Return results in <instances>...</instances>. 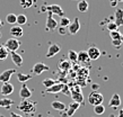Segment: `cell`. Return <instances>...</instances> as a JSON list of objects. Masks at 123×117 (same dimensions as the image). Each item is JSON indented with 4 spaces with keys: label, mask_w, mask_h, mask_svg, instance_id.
<instances>
[{
    "label": "cell",
    "mask_w": 123,
    "mask_h": 117,
    "mask_svg": "<svg viewBox=\"0 0 123 117\" xmlns=\"http://www.w3.org/2000/svg\"><path fill=\"white\" fill-rule=\"evenodd\" d=\"M46 11L52 12L53 15H56L59 17H64V11L63 9L60 7L59 5H50L46 7Z\"/></svg>",
    "instance_id": "cell-7"
},
{
    "label": "cell",
    "mask_w": 123,
    "mask_h": 117,
    "mask_svg": "<svg viewBox=\"0 0 123 117\" xmlns=\"http://www.w3.org/2000/svg\"><path fill=\"white\" fill-rule=\"evenodd\" d=\"M11 55V60L14 62V64L16 67H22L23 65V57L20 54H18L17 52H10Z\"/></svg>",
    "instance_id": "cell-19"
},
{
    "label": "cell",
    "mask_w": 123,
    "mask_h": 117,
    "mask_svg": "<svg viewBox=\"0 0 123 117\" xmlns=\"http://www.w3.org/2000/svg\"><path fill=\"white\" fill-rule=\"evenodd\" d=\"M71 97H72L75 102H78V104H82L84 102V95H82L79 87L72 88V90H71Z\"/></svg>",
    "instance_id": "cell-5"
},
{
    "label": "cell",
    "mask_w": 123,
    "mask_h": 117,
    "mask_svg": "<svg viewBox=\"0 0 123 117\" xmlns=\"http://www.w3.org/2000/svg\"><path fill=\"white\" fill-rule=\"evenodd\" d=\"M59 28V33L61 35H66V29H64V27H58Z\"/></svg>",
    "instance_id": "cell-37"
},
{
    "label": "cell",
    "mask_w": 123,
    "mask_h": 117,
    "mask_svg": "<svg viewBox=\"0 0 123 117\" xmlns=\"http://www.w3.org/2000/svg\"><path fill=\"white\" fill-rule=\"evenodd\" d=\"M49 70H50V68H49L48 65H45L43 62H37V63L34 64L33 69H32V72H33L34 74H36V76H40L43 72L49 71Z\"/></svg>",
    "instance_id": "cell-6"
},
{
    "label": "cell",
    "mask_w": 123,
    "mask_h": 117,
    "mask_svg": "<svg viewBox=\"0 0 123 117\" xmlns=\"http://www.w3.org/2000/svg\"><path fill=\"white\" fill-rule=\"evenodd\" d=\"M110 4L112 7H116V5H117V1L116 0H110Z\"/></svg>",
    "instance_id": "cell-38"
},
{
    "label": "cell",
    "mask_w": 123,
    "mask_h": 117,
    "mask_svg": "<svg viewBox=\"0 0 123 117\" xmlns=\"http://www.w3.org/2000/svg\"><path fill=\"white\" fill-rule=\"evenodd\" d=\"M70 19L69 18H67L66 16L64 17H61V19H60V22L58 24L60 25V27H68L69 25H70Z\"/></svg>",
    "instance_id": "cell-32"
},
{
    "label": "cell",
    "mask_w": 123,
    "mask_h": 117,
    "mask_svg": "<svg viewBox=\"0 0 123 117\" xmlns=\"http://www.w3.org/2000/svg\"><path fill=\"white\" fill-rule=\"evenodd\" d=\"M68 29H69V34L70 35H76L80 29V23H79V18L76 17L74 19V22L70 23V25L68 26Z\"/></svg>",
    "instance_id": "cell-9"
},
{
    "label": "cell",
    "mask_w": 123,
    "mask_h": 117,
    "mask_svg": "<svg viewBox=\"0 0 123 117\" xmlns=\"http://www.w3.org/2000/svg\"><path fill=\"white\" fill-rule=\"evenodd\" d=\"M112 43L114 47L116 49H120L121 46H122V43H123V39H112Z\"/></svg>",
    "instance_id": "cell-36"
},
{
    "label": "cell",
    "mask_w": 123,
    "mask_h": 117,
    "mask_svg": "<svg viewBox=\"0 0 123 117\" xmlns=\"http://www.w3.org/2000/svg\"><path fill=\"white\" fill-rule=\"evenodd\" d=\"M0 92H1V95H4V96H9V95H11L14 92V86H12L10 82L4 83V84L1 86Z\"/></svg>",
    "instance_id": "cell-13"
},
{
    "label": "cell",
    "mask_w": 123,
    "mask_h": 117,
    "mask_svg": "<svg viewBox=\"0 0 123 117\" xmlns=\"http://www.w3.org/2000/svg\"><path fill=\"white\" fill-rule=\"evenodd\" d=\"M92 88H93V90H94V91H97V90H98V88H99V86H98V84H95V83H94V84H92Z\"/></svg>",
    "instance_id": "cell-40"
},
{
    "label": "cell",
    "mask_w": 123,
    "mask_h": 117,
    "mask_svg": "<svg viewBox=\"0 0 123 117\" xmlns=\"http://www.w3.org/2000/svg\"><path fill=\"white\" fill-rule=\"evenodd\" d=\"M106 27H107V29L110 30V32H114V30H117V29H119V27L116 26L115 23H108Z\"/></svg>",
    "instance_id": "cell-35"
},
{
    "label": "cell",
    "mask_w": 123,
    "mask_h": 117,
    "mask_svg": "<svg viewBox=\"0 0 123 117\" xmlns=\"http://www.w3.org/2000/svg\"><path fill=\"white\" fill-rule=\"evenodd\" d=\"M16 23L18 24V26H23L27 23V17L25 15H18L17 19H16Z\"/></svg>",
    "instance_id": "cell-29"
},
{
    "label": "cell",
    "mask_w": 123,
    "mask_h": 117,
    "mask_svg": "<svg viewBox=\"0 0 123 117\" xmlns=\"http://www.w3.org/2000/svg\"><path fill=\"white\" fill-rule=\"evenodd\" d=\"M19 2H20V6L24 9H28V8H31L33 6L34 0H19Z\"/></svg>",
    "instance_id": "cell-28"
},
{
    "label": "cell",
    "mask_w": 123,
    "mask_h": 117,
    "mask_svg": "<svg viewBox=\"0 0 123 117\" xmlns=\"http://www.w3.org/2000/svg\"><path fill=\"white\" fill-rule=\"evenodd\" d=\"M4 46L6 47L8 52H16L17 50L19 49V46H20V42L17 39V38H8L7 41L5 42Z\"/></svg>",
    "instance_id": "cell-3"
},
{
    "label": "cell",
    "mask_w": 123,
    "mask_h": 117,
    "mask_svg": "<svg viewBox=\"0 0 123 117\" xmlns=\"http://www.w3.org/2000/svg\"><path fill=\"white\" fill-rule=\"evenodd\" d=\"M0 27H2V23H1V19H0Z\"/></svg>",
    "instance_id": "cell-41"
},
{
    "label": "cell",
    "mask_w": 123,
    "mask_h": 117,
    "mask_svg": "<svg viewBox=\"0 0 123 117\" xmlns=\"http://www.w3.org/2000/svg\"><path fill=\"white\" fill-rule=\"evenodd\" d=\"M15 72H17L15 69H8V70H5L4 72H1V73H0V82H2V83L9 82L11 76H12Z\"/></svg>",
    "instance_id": "cell-8"
},
{
    "label": "cell",
    "mask_w": 123,
    "mask_h": 117,
    "mask_svg": "<svg viewBox=\"0 0 123 117\" xmlns=\"http://www.w3.org/2000/svg\"><path fill=\"white\" fill-rule=\"evenodd\" d=\"M58 22L53 18L52 12L48 11V18H46V23H45V29L46 30H54L58 28Z\"/></svg>",
    "instance_id": "cell-4"
},
{
    "label": "cell",
    "mask_w": 123,
    "mask_h": 117,
    "mask_svg": "<svg viewBox=\"0 0 123 117\" xmlns=\"http://www.w3.org/2000/svg\"><path fill=\"white\" fill-rule=\"evenodd\" d=\"M10 117H23L22 115H19V114H16L14 113V111H11L10 113Z\"/></svg>",
    "instance_id": "cell-39"
},
{
    "label": "cell",
    "mask_w": 123,
    "mask_h": 117,
    "mask_svg": "<svg viewBox=\"0 0 123 117\" xmlns=\"http://www.w3.org/2000/svg\"><path fill=\"white\" fill-rule=\"evenodd\" d=\"M108 105H110V107H112V108H117V107H120V105H121V98H120L119 94L113 95L112 98L110 99Z\"/></svg>",
    "instance_id": "cell-18"
},
{
    "label": "cell",
    "mask_w": 123,
    "mask_h": 117,
    "mask_svg": "<svg viewBox=\"0 0 123 117\" xmlns=\"http://www.w3.org/2000/svg\"><path fill=\"white\" fill-rule=\"evenodd\" d=\"M110 33H111V37H112V39H123V36H122V34L119 32V29L114 30V32H110Z\"/></svg>",
    "instance_id": "cell-34"
},
{
    "label": "cell",
    "mask_w": 123,
    "mask_h": 117,
    "mask_svg": "<svg viewBox=\"0 0 123 117\" xmlns=\"http://www.w3.org/2000/svg\"><path fill=\"white\" fill-rule=\"evenodd\" d=\"M114 19H115V22H114V23L116 24V26L117 27L123 26V9L122 8H117V9L115 10Z\"/></svg>",
    "instance_id": "cell-12"
},
{
    "label": "cell",
    "mask_w": 123,
    "mask_h": 117,
    "mask_svg": "<svg viewBox=\"0 0 123 117\" xmlns=\"http://www.w3.org/2000/svg\"><path fill=\"white\" fill-rule=\"evenodd\" d=\"M63 86H64V83L56 82L54 86H52V87L46 88V92H48V94H58V92H61Z\"/></svg>",
    "instance_id": "cell-17"
},
{
    "label": "cell",
    "mask_w": 123,
    "mask_h": 117,
    "mask_svg": "<svg viewBox=\"0 0 123 117\" xmlns=\"http://www.w3.org/2000/svg\"><path fill=\"white\" fill-rule=\"evenodd\" d=\"M88 2L86 1V0H79L78 5H77V8H78V10L80 12H86L88 10Z\"/></svg>",
    "instance_id": "cell-24"
},
{
    "label": "cell",
    "mask_w": 123,
    "mask_h": 117,
    "mask_svg": "<svg viewBox=\"0 0 123 117\" xmlns=\"http://www.w3.org/2000/svg\"><path fill=\"white\" fill-rule=\"evenodd\" d=\"M17 79H18L19 82H22V83H25L27 82L28 80H31L33 77L31 76V74H26V73H23V72H17Z\"/></svg>",
    "instance_id": "cell-22"
},
{
    "label": "cell",
    "mask_w": 123,
    "mask_h": 117,
    "mask_svg": "<svg viewBox=\"0 0 123 117\" xmlns=\"http://www.w3.org/2000/svg\"><path fill=\"white\" fill-rule=\"evenodd\" d=\"M115 117H117V116H115Z\"/></svg>",
    "instance_id": "cell-45"
},
{
    "label": "cell",
    "mask_w": 123,
    "mask_h": 117,
    "mask_svg": "<svg viewBox=\"0 0 123 117\" xmlns=\"http://www.w3.org/2000/svg\"><path fill=\"white\" fill-rule=\"evenodd\" d=\"M94 113L96 115H103L105 113V107L102 105H97V106H94Z\"/></svg>",
    "instance_id": "cell-31"
},
{
    "label": "cell",
    "mask_w": 123,
    "mask_h": 117,
    "mask_svg": "<svg viewBox=\"0 0 123 117\" xmlns=\"http://www.w3.org/2000/svg\"><path fill=\"white\" fill-rule=\"evenodd\" d=\"M68 57H69V61H70V62H77V52L72 51V50H69Z\"/></svg>",
    "instance_id": "cell-33"
},
{
    "label": "cell",
    "mask_w": 123,
    "mask_h": 117,
    "mask_svg": "<svg viewBox=\"0 0 123 117\" xmlns=\"http://www.w3.org/2000/svg\"><path fill=\"white\" fill-rule=\"evenodd\" d=\"M122 111H123V108H122Z\"/></svg>",
    "instance_id": "cell-44"
},
{
    "label": "cell",
    "mask_w": 123,
    "mask_h": 117,
    "mask_svg": "<svg viewBox=\"0 0 123 117\" xmlns=\"http://www.w3.org/2000/svg\"><path fill=\"white\" fill-rule=\"evenodd\" d=\"M51 107H52L54 110H59V111H62V110L67 109V108H66V105L61 101H52L51 102Z\"/></svg>",
    "instance_id": "cell-25"
},
{
    "label": "cell",
    "mask_w": 123,
    "mask_h": 117,
    "mask_svg": "<svg viewBox=\"0 0 123 117\" xmlns=\"http://www.w3.org/2000/svg\"><path fill=\"white\" fill-rule=\"evenodd\" d=\"M71 68V62L70 61H67V60H61L59 62V69L64 71V73Z\"/></svg>",
    "instance_id": "cell-23"
},
{
    "label": "cell",
    "mask_w": 123,
    "mask_h": 117,
    "mask_svg": "<svg viewBox=\"0 0 123 117\" xmlns=\"http://www.w3.org/2000/svg\"><path fill=\"white\" fill-rule=\"evenodd\" d=\"M16 19H17V16H16L15 14H8V15L6 16V22H7L8 24H10V25L16 24Z\"/></svg>",
    "instance_id": "cell-30"
},
{
    "label": "cell",
    "mask_w": 123,
    "mask_h": 117,
    "mask_svg": "<svg viewBox=\"0 0 123 117\" xmlns=\"http://www.w3.org/2000/svg\"><path fill=\"white\" fill-rule=\"evenodd\" d=\"M19 96H20V98H22V99H30L31 96H32V91L28 89V87H27L25 83H23L22 88H20Z\"/></svg>",
    "instance_id": "cell-16"
},
{
    "label": "cell",
    "mask_w": 123,
    "mask_h": 117,
    "mask_svg": "<svg viewBox=\"0 0 123 117\" xmlns=\"http://www.w3.org/2000/svg\"><path fill=\"white\" fill-rule=\"evenodd\" d=\"M79 107H80V104L78 102H71L70 105H69V108H67V113L63 115V117H71L74 114L76 113V110L78 109Z\"/></svg>",
    "instance_id": "cell-15"
},
{
    "label": "cell",
    "mask_w": 123,
    "mask_h": 117,
    "mask_svg": "<svg viewBox=\"0 0 123 117\" xmlns=\"http://www.w3.org/2000/svg\"><path fill=\"white\" fill-rule=\"evenodd\" d=\"M14 104H15L14 100H11V99H9V98H1L0 99V107H1V108H5V109H9Z\"/></svg>",
    "instance_id": "cell-20"
},
{
    "label": "cell",
    "mask_w": 123,
    "mask_h": 117,
    "mask_svg": "<svg viewBox=\"0 0 123 117\" xmlns=\"http://www.w3.org/2000/svg\"><path fill=\"white\" fill-rule=\"evenodd\" d=\"M77 61L80 62V63H86L89 61V57H88V54L85 51H80L79 53H77Z\"/></svg>",
    "instance_id": "cell-21"
},
{
    "label": "cell",
    "mask_w": 123,
    "mask_h": 117,
    "mask_svg": "<svg viewBox=\"0 0 123 117\" xmlns=\"http://www.w3.org/2000/svg\"><path fill=\"white\" fill-rule=\"evenodd\" d=\"M56 83L55 80H53L51 79V78H48V79H44L43 81H42V84L44 86L45 88H50V87H52V86H54Z\"/></svg>",
    "instance_id": "cell-27"
},
{
    "label": "cell",
    "mask_w": 123,
    "mask_h": 117,
    "mask_svg": "<svg viewBox=\"0 0 123 117\" xmlns=\"http://www.w3.org/2000/svg\"><path fill=\"white\" fill-rule=\"evenodd\" d=\"M35 102L30 99H23L18 106V109L24 114H32L35 111Z\"/></svg>",
    "instance_id": "cell-1"
},
{
    "label": "cell",
    "mask_w": 123,
    "mask_h": 117,
    "mask_svg": "<svg viewBox=\"0 0 123 117\" xmlns=\"http://www.w3.org/2000/svg\"><path fill=\"white\" fill-rule=\"evenodd\" d=\"M23 34H24L23 28L20 26H18V25H15V26H12L10 28V35L14 38H17V39H18L19 37L23 36Z\"/></svg>",
    "instance_id": "cell-14"
},
{
    "label": "cell",
    "mask_w": 123,
    "mask_h": 117,
    "mask_svg": "<svg viewBox=\"0 0 123 117\" xmlns=\"http://www.w3.org/2000/svg\"><path fill=\"white\" fill-rule=\"evenodd\" d=\"M117 2H123V0H116Z\"/></svg>",
    "instance_id": "cell-42"
},
{
    "label": "cell",
    "mask_w": 123,
    "mask_h": 117,
    "mask_svg": "<svg viewBox=\"0 0 123 117\" xmlns=\"http://www.w3.org/2000/svg\"><path fill=\"white\" fill-rule=\"evenodd\" d=\"M87 54H88V57H89V60H97V59H99V56H101V51L97 49V47H95V46H92V47H89V50L87 51Z\"/></svg>",
    "instance_id": "cell-11"
},
{
    "label": "cell",
    "mask_w": 123,
    "mask_h": 117,
    "mask_svg": "<svg viewBox=\"0 0 123 117\" xmlns=\"http://www.w3.org/2000/svg\"><path fill=\"white\" fill-rule=\"evenodd\" d=\"M1 36H2V35H1V32H0V39H1Z\"/></svg>",
    "instance_id": "cell-43"
},
{
    "label": "cell",
    "mask_w": 123,
    "mask_h": 117,
    "mask_svg": "<svg viewBox=\"0 0 123 117\" xmlns=\"http://www.w3.org/2000/svg\"><path fill=\"white\" fill-rule=\"evenodd\" d=\"M8 55H9V52L6 50V47L4 45H0V61L6 60Z\"/></svg>",
    "instance_id": "cell-26"
},
{
    "label": "cell",
    "mask_w": 123,
    "mask_h": 117,
    "mask_svg": "<svg viewBox=\"0 0 123 117\" xmlns=\"http://www.w3.org/2000/svg\"><path fill=\"white\" fill-rule=\"evenodd\" d=\"M60 50H61L60 44L54 43L52 45H50V47H49V50H48V53H46L45 55H46V57H53L54 55H56V54L60 52Z\"/></svg>",
    "instance_id": "cell-10"
},
{
    "label": "cell",
    "mask_w": 123,
    "mask_h": 117,
    "mask_svg": "<svg viewBox=\"0 0 123 117\" xmlns=\"http://www.w3.org/2000/svg\"><path fill=\"white\" fill-rule=\"evenodd\" d=\"M104 101V96L99 92V91H93L90 92L88 96V102L93 106H97V105H102Z\"/></svg>",
    "instance_id": "cell-2"
}]
</instances>
